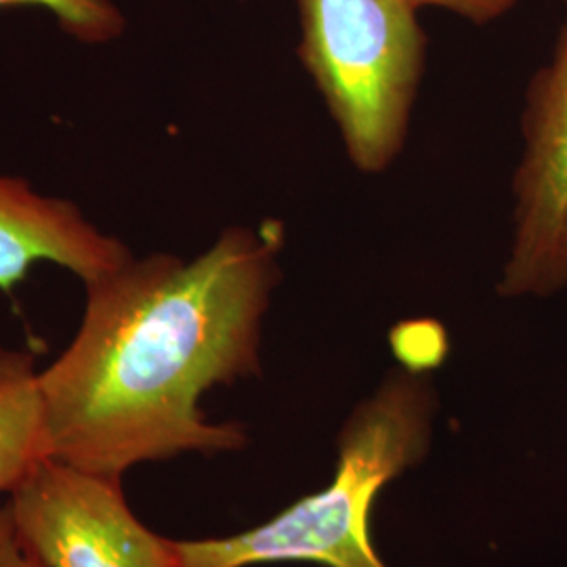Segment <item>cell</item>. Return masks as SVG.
Returning <instances> with one entry per match:
<instances>
[{"instance_id": "6da1fadb", "label": "cell", "mask_w": 567, "mask_h": 567, "mask_svg": "<svg viewBox=\"0 0 567 567\" xmlns=\"http://www.w3.org/2000/svg\"><path fill=\"white\" fill-rule=\"evenodd\" d=\"M284 227H225L204 252L133 255L84 284L81 324L39 372L51 458L118 477L179 454L238 452V423L204 395L261 370V334L282 280Z\"/></svg>"}, {"instance_id": "7a4b0ae2", "label": "cell", "mask_w": 567, "mask_h": 567, "mask_svg": "<svg viewBox=\"0 0 567 567\" xmlns=\"http://www.w3.org/2000/svg\"><path fill=\"white\" fill-rule=\"evenodd\" d=\"M435 405V391L425 374L405 368L391 372L341 429L339 463L328 486L240 534L173 540L177 567L280 561L386 567L372 545V507L389 482L423 461Z\"/></svg>"}, {"instance_id": "3957f363", "label": "cell", "mask_w": 567, "mask_h": 567, "mask_svg": "<svg viewBox=\"0 0 567 567\" xmlns=\"http://www.w3.org/2000/svg\"><path fill=\"white\" fill-rule=\"evenodd\" d=\"M299 61L364 175L402 156L429 37L414 0H297Z\"/></svg>"}, {"instance_id": "277c9868", "label": "cell", "mask_w": 567, "mask_h": 567, "mask_svg": "<svg viewBox=\"0 0 567 567\" xmlns=\"http://www.w3.org/2000/svg\"><path fill=\"white\" fill-rule=\"evenodd\" d=\"M519 126L513 234L496 292L545 299L567 288V18L547 63L527 82Z\"/></svg>"}, {"instance_id": "5b68a950", "label": "cell", "mask_w": 567, "mask_h": 567, "mask_svg": "<svg viewBox=\"0 0 567 567\" xmlns=\"http://www.w3.org/2000/svg\"><path fill=\"white\" fill-rule=\"evenodd\" d=\"M7 505L21 543L44 567H177L173 540L143 526L118 477L47 456Z\"/></svg>"}, {"instance_id": "8992f818", "label": "cell", "mask_w": 567, "mask_h": 567, "mask_svg": "<svg viewBox=\"0 0 567 567\" xmlns=\"http://www.w3.org/2000/svg\"><path fill=\"white\" fill-rule=\"evenodd\" d=\"M133 255L121 238L89 221L79 204L49 196L20 175H0V290L7 297L37 265H58L84 286Z\"/></svg>"}, {"instance_id": "52a82bcc", "label": "cell", "mask_w": 567, "mask_h": 567, "mask_svg": "<svg viewBox=\"0 0 567 567\" xmlns=\"http://www.w3.org/2000/svg\"><path fill=\"white\" fill-rule=\"evenodd\" d=\"M37 355L0 343V494L51 456Z\"/></svg>"}, {"instance_id": "ba28073f", "label": "cell", "mask_w": 567, "mask_h": 567, "mask_svg": "<svg viewBox=\"0 0 567 567\" xmlns=\"http://www.w3.org/2000/svg\"><path fill=\"white\" fill-rule=\"evenodd\" d=\"M39 7L60 23L61 30L82 44L118 41L126 28L121 9L112 0H0V11Z\"/></svg>"}, {"instance_id": "9c48e42d", "label": "cell", "mask_w": 567, "mask_h": 567, "mask_svg": "<svg viewBox=\"0 0 567 567\" xmlns=\"http://www.w3.org/2000/svg\"><path fill=\"white\" fill-rule=\"evenodd\" d=\"M391 344L405 370L421 374L442 364L447 351L444 328L429 320L398 326L391 332Z\"/></svg>"}, {"instance_id": "30bf717a", "label": "cell", "mask_w": 567, "mask_h": 567, "mask_svg": "<svg viewBox=\"0 0 567 567\" xmlns=\"http://www.w3.org/2000/svg\"><path fill=\"white\" fill-rule=\"evenodd\" d=\"M421 9L433 7L447 11L473 25H487L505 18L522 0H414Z\"/></svg>"}, {"instance_id": "8fae6325", "label": "cell", "mask_w": 567, "mask_h": 567, "mask_svg": "<svg viewBox=\"0 0 567 567\" xmlns=\"http://www.w3.org/2000/svg\"><path fill=\"white\" fill-rule=\"evenodd\" d=\"M0 567H44L21 543L7 501L0 505Z\"/></svg>"}, {"instance_id": "7c38bea8", "label": "cell", "mask_w": 567, "mask_h": 567, "mask_svg": "<svg viewBox=\"0 0 567 567\" xmlns=\"http://www.w3.org/2000/svg\"><path fill=\"white\" fill-rule=\"evenodd\" d=\"M564 2H566V4H567V0H564Z\"/></svg>"}]
</instances>
